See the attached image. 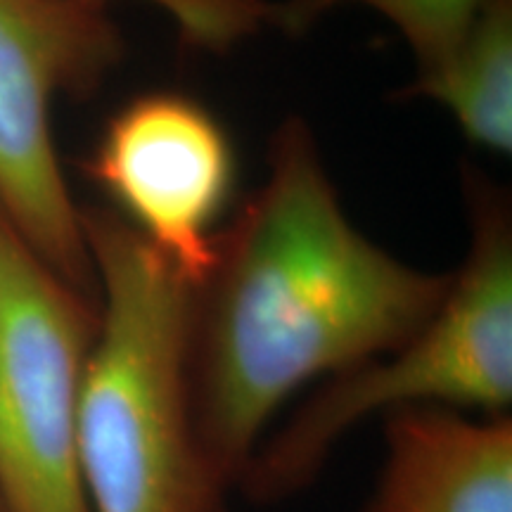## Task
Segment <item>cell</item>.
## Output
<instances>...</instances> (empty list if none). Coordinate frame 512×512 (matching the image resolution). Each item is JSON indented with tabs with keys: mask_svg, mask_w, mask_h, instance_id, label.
<instances>
[{
	"mask_svg": "<svg viewBox=\"0 0 512 512\" xmlns=\"http://www.w3.org/2000/svg\"><path fill=\"white\" fill-rule=\"evenodd\" d=\"M448 287L451 273L406 264L351 223L313 128L287 117L195 290L192 406L221 477L238 489L294 394L411 339Z\"/></svg>",
	"mask_w": 512,
	"mask_h": 512,
	"instance_id": "1",
	"label": "cell"
},
{
	"mask_svg": "<svg viewBox=\"0 0 512 512\" xmlns=\"http://www.w3.org/2000/svg\"><path fill=\"white\" fill-rule=\"evenodd\" d=\"M98 330L83 377L81 482L91 512H228L190 382L197 287L107 207L83 209Z\"/></svg>",
	"mask_w": 512,
	"mask_h": 512,
	"instance_id": "2",
	"label": "cell"
},
{
	"mask_svg": "<svg viewBox=\"0 0 512 512\" xmlns=\"http://www.w3.org/2000/svg\"><path fill=\"white\" fill-rule=\"evenodd\" d=\"M470 249L444 302L411 339L320 382L256 446L238 491L273 505L302 494L342 439L413 408L508 415L512 403V219L508 197L465 176Z\"/></svg>",
	"mask_w": 512,
	"mask_h": 512,
	"instance_id": "3",
	"label": "cell"
},
{
	"mask_svg": "<svg viewBox=\"0 0 512 512\" xmlns=\"http://www.w3.org/2000/svg\"><path fill=\"white\" fill-rule=\"evenodd\" d=\"M110 5L0 0V214L53 271L98 299L74 200L57 152L53 112L88 98L124 60Z\"/></svg>",
	"mask_w": 512,
	"mask_h": 512,
	"instance_id": "4",
	"label": "cell"
},
{
	"mask_svg": "<svg viewBox=\"0 0 512 512\" xmlns=\"http://www.w3.org/2000/svg\"><path fill=\"white\" fill-rule=\"evenodd\" d=\"M98 299L62 280L0 214V503L91 512L81 482L83 377Z\"/></svg>",
	"mask_w": 512,
	"mask_h": 512,
	"instance_id": "5",
	"label": "cell"
},
{
	"mask_svg": "<svg viewBox=\"0 0 512 512\" xmlns=\"http://www.w3.org/2000/svg\"><path fill=\"white\" fill-rule=\"evenodd\" d=\"M235 150L202 102L150 91L102 126L83 171L114 214L200 287L235 188Z\"/></svg>",
	"mask_w": 512,
	"mask_h": 512,
	"instance_id": "6",
	"label": "cell"
},
{
	"mask_svg": "<svg viewBox=\"0 0 512 512\" xmlns=\"http://www.w3.org/2000/svg\"><path fill=\"white\" fill-rule=\"evenodd\" d=\"M384 456L361 512H512V418L413 408L382 418Z\"/></svg>",
	"mask_w": 512,
	"mask_h": 512,
	"instance_id": "7",
	"label": "cell"
},
{
	"mask_svg": "<svg viewBox=\"0 0 512 512\" xmlns=\"http://www.w3.org/2000/svg\"><path fill=\"white\" fill-rule=\"evenodd\" d=\"M403 98L437 102L467 143L491 155L512 150V0H486L456 48L418 76Z\"/></svg>",
	"mask_w": 512,
	"mask_h": 512,
	"instance_id": "8",
	"label": "cell"
},
{
	"mask_svg": "<svg viewBox=\"0 0 512 512\" xmlns=\"http://www.w3.org/2000/svg\"><path fill=\"white\" fill-rule=\"evenodd\" d=\"M486 0H273L271 29L302 36L342 8H366L396 29L418 60L432 67L458 46Z\"/></svg>",
	"mask_w": 512,
	"mask_h": 512,
	"instance_id": "9",
	"label": "cell"
},
{
	"mask_svg": "<svg viewBox=\"0 0 512 512\" xmlns=\"http://www.w3.org/2000/svg\"><path fill=\"white\" fill-rule=\"evenodd\" d=\"M112 5L114 0H95ZM166 15L192 53L226 55L271 29L273 0H138Z\"/></svg>",
	"mask_w": 512,
	"mask_h": 512,
	"instance_id": "10",
	"label": "cell"
},
{
	"mask_svg": "<svg viewBox=\"0 0 512 512\" xmlns=\"http://www.w3.org/2000/svg\"><path fill=\"white\" fill-rule=\"evenodd\" d=\"M0 512H5V508H3V503H0Z\"/></svg>",
	"mask_w": 512,
	"mask_h": 512,
	"instance_id": "11",
	"label": "cell"
}]
</instances>
